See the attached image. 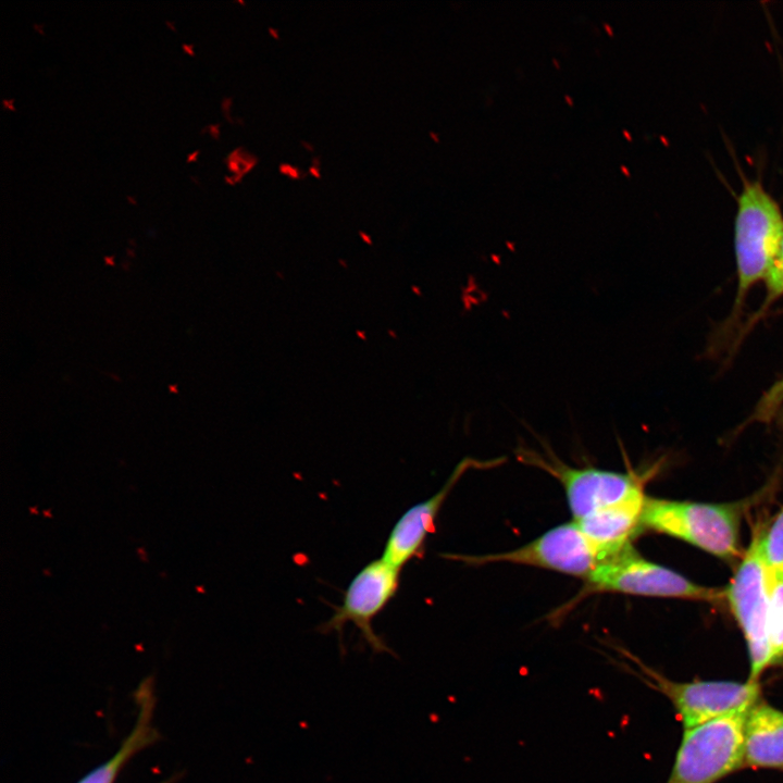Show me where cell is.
<instances>
[{
    "label": "cell",
    "instance_id": "ba28073f",
    "mask_svg": "<svg viewBox=\"0 0 783 783\" xmlns=\"http://www.w3.org/2000/svg\"><path fill=\"white\" fill-rule=\"evenodd\" d=\"M400 570L383 558L366 563L350 581L341 604L319 626L323 634L337 632L343 635L347 622L359 629L362 637L375 654L393 650L373 629V620L395 597L400 584Z\"/></svg>",
    "mask_w": 783,
    "mask_h": 783
},
{
    "label": "cell",
    "instance_id": "7a4b0ae2",
    "mask_svg": "<svg viewBox=\"0 0 783 783\" xmlns=\"http://www.w3.org/2000/svg\"><path fill=\"white\" fill-rule=\"evenodd\" d=\"M783 239V213L759 181H745L737 198L734 252L737 288L733 313L738 312L754 285L763 282Z\"/></svg>",
    "mask_w": 783,
    "mask_h": 783
},
{
    "label": "cell",
    "instance_id": "6da1fadb",
    "mask_svg": "<svg viewBox=\"0 0 783 783\" xmlns=\"http://www.w3.org/2000/svg\"><path fill=\"white\" fill-rule=\"evenodd\" d=\"M742 504H708L647 497L642 529L681 539L722 560L742 557Z\"/></svg>",
    "mask_w": 783,
    "mask_h": 783
},
{
    "label": "cell",
    "instance_id": "8fae6325",
    "mask_svg": "<svg viewBox=\"0 0 783 783\" xmlns=\"http://www.w3.org/2000/svg\"><path fill=\"white\" fill-rule=\"evenodd\" d=\"M646 498L643 485L623 499L574 522L606 560L630 546L642 529Z\"/></svg>",
    "mask_w": 783,
    "mask_h": 783
},
{
    "label": "cell",
    "instance_id": "5b68a950",
    "mask_svg": "<svg viewBox=\"0 0 783 783\" xmlns=\"http://www.w3.org/2000/svg\"><path fill=\"white\" fill-rule=\"evenodd\" d=\"M585 583L588 593H619L700 601L724 599L723 589L699 585L667 567L649 561L632 545L602 561Z\"/></svg>",
    "mask_w": 783,
    "mask_h": 783
},
{
    "label": "cell",
    "instance_id": "7c38bea8",
    "mask_svg": "<svg viewBox=\"0 0 783 783\" xmlns=\"http://www.w3.org/2000/svg\"><path fill=\"white\" fill-rule=\"evenodd\" d=\"M743 758L746 767L783 771V711L759 701L747 711Z\"/></svg>",
    "mask_w": 783,
    "mask_h": 783
},
{
    "label": "cell",
    "instance_id": "9a60e30c",
    "mask_svg": "<svg viewBox=\"0 0 783 783\" xmlns=\"http://www.w3.org/2000/svg\"><path fill=\"white\" fill-rule=\"evenodd\" d=\"M770 582L768 644L774 666L783 661V580Z\"/></svg>",
    "mask_w": 783,
    "mask_h": 783
},
{
    "label": "cell",
    "instance_id": "3957f363",
    "mask_svg": "<svg viewBox=\"0 0 783 783\" xmlns=\"http://www.w3.org/2000/svg\"><path fill=\"white\" fill-rule=\"evenodd\" d=\"M770 577L759 547V524L753 532L747 549L739 558L724 600L746 642L749 658L748 680L759 682L761 674L773 666L768 644Z\"/></svg>",
    "mask_w": 783,
    "mask_h": 783
},
{
    "label": "cell",
    "instance_id": "5bb4252c",
    "mask_svg": "<svg viewBox=\"0 0 783 783\" xmlns=\"http://www.w3.org/2000/svg\"><path fill=\"white\" fill-rule=\"evenodd\" d=\"M759 547L770 580H783V506L766 527L759 524Z\"/></svg>",
    "mask_w": 783,
    "mask_h": 783
},
{
    "label": "cell",
    "instance_id": "ac0fdd59",
    "mask_svg": "<svg viewBox=\"0 0 783 783\" xmlns=\"http://www.w3.org/2000/svg\"><path fill=\"white\" fill-rule=\"evenodd\" d=\"M605 26H606L607 29L609 30L610 35H612V30H611V28L609 27V25L606 24Z\"/></svg>",
    "mask_w": 783,
    "mask_h": 783
},
{
    "label": "cell",
    "instance_id": "4fadbf2b",
    "mask_svg": "<svg viewBox=\"0 0 783 783\" xmlns=\"http://www.w3.org/2000/svg\"><path fill=\"white\" fill-rule=\"evenodd\" d=\"M135 698L138 716L130 733L111 758L87 773L77 783H114L123 768L135 755L159 739V732L152 723L156 696L151 679L145 680L139 685Z\"/></svg>",
    "mask_w": 783,
    "mask_h": 783
},
{
    "label": "cell",
    "instance_id": "8992f818",
    "mask_svg": "<svg viewBox=\"0 0 783 783\" xmlns=\"http://www.w3.org/2000/svg\"><path fill=\"white\" fill-rule=\"evenodd\" d=\"M631 659L638 667L634 674L670 700L684 730L730 714L747 712L759 701V682L749 680L675 682L641 663L634 657Z\"/></svg>",
    "mask_w": 783,
    "mask_h": 783
},
{
    "label": "cell",
    "instance_id": "e0dca14e",
    "mask_svg": "<svg viewBox=\"0 0 783 783\" xmlns=\"http://www.w3.org/2000/svg\"><path fill=\"white\" fill-rule=\"evenodd\" d=\"M175 780H176L175 778H171L170 780L161 782V783H173V782H175Z\"/></svg>",
    "mask_w": 783,
    "mask_h": 783
},
{
    "label": "cell",
    "instance_id": "2e32d148",
    "mask_svg": "<svg viewBox=\"0 0 783 783\" xmlns=\"http://www.w3.org/2000/svg\"><path fill=\"white\" fill-rule=\"evenodd\" d=\"M763 282L766 285V300L762 304V310L783 296V239Z\"/></svg>",
    "mask_w": 783,
    "mask_h": 783
},
{
    "label": "cell",
    "instance_id": "52a82bcc",
    "mask_svg": "<svg viewBox=\"0 0 783 783\" xmlns=\"http://www.w3.org/2000/svg\"><path fill=\"white\" fill-rule=\"evenodd\" d=\"M444 557L471 566L508 562L538 567L585 582L605 561L574 521L560 524L515 549L481 556L445 554Z\"/></svg>",
    "mask_w": 783,
    "mask_h": 783
},
{
    "label": "cell",
    "instance_id": "9c48e42d",
    "mask_svg": "<svg viewBox=\"0 0 783 783\" xmlns=\"http://www.w3.org/2000/svg\"><path fill=\"white\" fill-rule=\"evenodd\" d=\"M524 460L557 477L564 487L573 521L610 506L644 485V476L595 468H571L557 459H545L521 449Z\"/></svg>",
    "mask_w": 783,
    "mask_h": 783
},
{
    "label": "cell",
    "instance_id": "277c9868",
    "mask_svg": "<svg viewBox=\"0 0 783 783\" xmlns=\"http://www.w3.org/2000/svg\"><path fill=\"white\" fill-rule=\"evenodd\" d=\"M746 714H730L684 730L666 783H716L742 768Z\"/></svg>",
    "mask_w": 783,
    "mask_h": 783
},
{
    "label": "cell",
    "instance_id": "30bf717a",
    "mask_svg": "<svg viewBox=\"0 0 783 783\" xmlns=\"http://www.w3.org/2000/svg\"><path fill=\"white\" fill-rule=\"evenodd\" d=\"M474 462L471 459L461 461L436 494L415 504L398 519L384 546L382 558L387 563L401 569L410 560L421 557L428 534L435 530V522L445 500Z\"/></svg>",
    "mask_w": 783,
    "mask_h": 783
}]
</instances>
